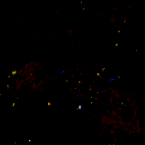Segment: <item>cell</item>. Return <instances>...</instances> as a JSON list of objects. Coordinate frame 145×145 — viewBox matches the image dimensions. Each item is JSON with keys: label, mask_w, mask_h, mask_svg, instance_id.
<instances>
[{"label": "cell", "mask_w": 145, "mask_h": 145, "mask_svg": "<svg viewBox=\"0 0 145 145\" xmlns=\"http://www.w3.org/2000/svg\"><path fill=\"white\" fill-rule=\"evenodd\" d=\"M16 71H14H14H13V72H12V75H14V74H16Z\"/></svg>", "instance_id": "cell-1"}]
</instances>
